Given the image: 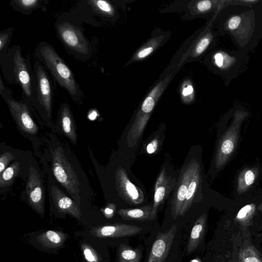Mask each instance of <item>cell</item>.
<instances>
[{
    "label": "cell",
    "instance_id": "1",
    "mask_svg": "<svg viewBox=\"0 0 262 262\" xmlns=\"http://www.w3.org/2000/svg\"><path fill=\"white\" fill-rule=\"evenodd\" d=\"M36 56L55 80L66 90L73 100L78 101L83 94L68 66L51 45L42 42L36 49Z\"/></svg>",
    "mask_w": 262,
    "mask_h": 262
},
{
    "label": "cell",
    "instance_id": "2",
    "mask_svg": "<svg viewBox=\"0 0 262 262\" xmlns=\"http://www.w3.org/2000/svg\"><path fill=\"white\" fill-rule=\"evenodd\" d=\"M52 171L55 178L75 201L80 204V182L72 166L61 148L52 151Z\"/></svg>",
    "mask_w": 262,
    "mask_h": 262
},
{
    "label": "cell",
    "instance_id": "3",
    "mask_svg": "<svg viewBox=\"0 0 262 262\" xmlns=\"http://www.w3.org/2000/svg\"><path fill=\"white\" fill-rule=\"evenodd\" d=\"M13 61L17 82L22 88L25 98L29 102L34 104L37 101L36 82L30 60L28 58L23 57L21 50L18 49L15 51Z\"/></svg>",
    "mask_w": 262,
    "mask_h": 262
},
{
    "label": "cell",
    "instance_id": "4",
    "mask_svg": "<svg viewBox=\"0 0 262 262\" xmlns=\"http://www.w3.org/2000/svg\"><path fill=\"white\" fill-rule=\"evenodd\" d=\"M57 31L62 43L75 53L84 56L91 54L90 43L79 28L69 22H64L57 26Z\"/></svg>",
    "mask_w": 262,
    "mask_h": 262
},
{
    "label": "cell",
    "instance_id": "5",
    "mask_svg": "<svg viewBox=\"0 0 262 262\" xmlns=\"http://www.w3.org/2000/svg\"><path fill=\"white\" fill-rule=\"evenodd\" d=\"M34 73L36 82L37 102L48 117L52 116L54 89L47 69L40 61L34 65Z\"/></svg>",
    "mask_w": 262,
    "mask_h": 262
},
{
    "label": "cell",
    "instance_id": "6",
    "mask_svg": "<svg viewBox=\"0 0 262 262\" xmlns=\"http://www.w3.org/2000/svg\"><path fill=\"white\" fill-rule=\"evenodd\" d=\"M198 162L195 159L183 167L171 200V213L173 219L180 216L186 201L188 189Z\"/></svg>",
    "mask_w": 262,
    "mask_h": 262
},
{
    "label": "cell",
    "instance_id": "7",
    "mask_svg": "<svg viewBox=\"0 0 262 262\" xmlns=\"http://www.w3.org/2000/svg\"><path fill=\"white\" fill-rule=\"evenodd\" d=\"M3 98L7 104L11 115L20 129L25 133L37 134L38 128L33 119L28 104L17 101L10 96Z\"/></svg>",
    "mask_w": 262,
    "mask_h": 262
},
{
    "label": "cell",
    "instance_id": "8",
    "mask_svg": "<svg viewBox=\"0 0 262 262\" xmlns=\"http://www.w3.org/2000/svg\"><path fill=\"white\" fill-rule=\"evenodd\" d=\"M115 182L118 193L127 203L135 205L143 203L145 197L142 191L130 181L124 168L117 169Z\"/></svg>",
    "mask_w": 262,
    "mask_h": 262
},
{
    "label": "cell",
    "instance_id": "9",
    "mask_svg": "<svg viewBox=\"0 0 262 262\" xmlns=\"http://www.w3.org/2000/svg\"><path fill=\"white\" fill-rule=\"evenodd\" d=\"M26 193L32 206L42 213L44 211L45 191L40 176L33 166L30 168Z\"/></svg>",
    "mask_w": 262,
    "mask_h": 262
},
{
    "label": "cell",
    "instance_id": "10",
    "mask_svg": "<svg viewBox=\"0 0 262 262\" xmlns=\"http://www.w3.org/2000/svg\"><path fill=\"white\" fill-rule=\"evenodd\" d=\"M176 229L174 225L168 231L159 233L153 244L147 262H164L172 245Z\"/></svg>",
    "mask_w": 262,
    "mask_h": 262
},
{
    "label": "cell",
    "instance_id": "11",
    "mask_svg": "<svg viewBox=\"0 0 262 262\" xmlns=\"http://www.w3.org/2000/svg\"><path fill=\"white\" fill-rule=\"evenodd\" d=\"M177 185L176 179L168 176L164 168H163L157 178L155 186L153 205V215L156 218L157 210L161 205L163 204L170 193Z\"/></svg>",
    "mask_w": 262,
    "mask_h": 262
},
{
    "label": "cell",
    "instance_id": "12",
    "mask_svg": "<svg viewBox=\"0 0 262 262\" xmlns=\"http://www.w3.org/2000/svg\"><path fill=\"white\" fill-rule=\"evenodd\" d=\"M142 230L137 226L116 224L101 227L97 230V234L100 237L122 238L132 236Z\"/></svg>",
    "mask_w": 262,
    "mask_h": 262
},
{
    "label": "cell",
    "instance_id": "13",
    "mask_svg": "<svg viewBox=\"0 0 262 262\" xmlns=\"http://www.w3.org/2000/svg\"><path fill=\"white\" fill-rule=\"evenodd\" d=\"M51 196L56 206L60 211L68 213L76 217L81 215L80 209L78 204L69 197L57 187L52 186Z\"/></svg>",
    "mask_w": 262,
    "mask_h": 262
},
{
    "label": "cell",
    "instance_id": "14",
    "mask_svg": "<svg viewBox=\"0 0 262 262\" xmlns=\"http://www.w3.org/2000/svg\"><path fill=\"white\" fill-rule=\"evenodd\" d=\"M60 120L64 133L76 144L77 135L73 115L67 103H63L60 110Z\"/></svg>",
    "mask_w": 262,
    "mask_h": 262
},
{
    "label": "cell",
    "instance_id": "15",
    "mask_svg": "<svg viewBox=\"0 0 262 262\" xmlns=\"http://www.w3.org/2000/svg\"><path fill=\"white\" fill-rule=\"evenodd\" d=\"M117 213L125 220L144 221L153 220V206L147 205L136 208L121 209Z\"/></svg>",
    "mask_w": 262,
    "mask_h": 262
},
{
    "label": "cell",
    "instance_id": "16",
    "mask_svg": "<svg viewBox=\"0 0 262 262\" xmlns=\"http://www.w3.org/2000/svg\"><path fill=\"white\" fill-rule=\"evenodd\" d=\"M206 216L202 215L196 221L192 229L188 246V254L193 253L200 245L204 234Z\"/></svg>",
    "mask_w": 262,
    "mask_h": 262
},
{
    "label": "cell",
    "instance_id": "17",
    "mask_svg": "<svg viewBox=\"0 0 262 262\" xmlns=\"http://www.w3.org/2000/svg\"><path fill=\"white\" fill-rule=\"evenodd\" d=\"M200 166L199 163H198L196 167L194 175L190 183L187 193L186 201L184 205L182 207L180 216H184L192 205L196 191H197L200 184Z\"/></svg>",
    "mask_w": 262,
    "mask_h": 262
},
{
    "label": "cell",
    "instance_id": "18",
    "mask_svg": "<svg viewBox=\"0 0 262 262\" xmlns=\"http://www.w3.org/2000/svg\"><path fill=\"white\" fill-rule=\"evenodd\" d=\"M40 0H15L10 3L14 8L24 14H30L34 10L42 6Z\"/></svg>",
    "mask_w": 262,
    "mask_h": 262
},
{
    "label": "cell",
    "instance_id": "19",
    "mask_svg": "<svg viewBox=\"0 0 262 262\" xmlns=\"http://www.w3.org/2000/svg\"><path fill=\"white\" fill-rule=\"evenodd\" d=\"M20 170L19 162L13 163L0 174V187L3 188L10 185L18 175Z\"/></svg>",
    "mask_w": 262,
    "mask_h": 262
},
{
    "label": "cell",
    "instance_id": "20",
    "mask_svg": "<svg viewBox=\"0 0 262 262\" xmlns=\"http://www.w3.org/2000/svg\"><path fill=\"white\" fill-rule=\"evenodd\" d=\"M142 253L138 249H133L125 245L119 249L120 262H140Z\"/></svg>",
    "mask_w": 262,
    "mask_h": 262
},
{
    "label": "cell",
    "instance_id": "21",
    "mask_svg": "<svg viewBox=\"0 0 262 262\" xmlns=\"http://www.w3.org/2000/svg\"><path fill=\"white\" fill-rule=\"evenodd\" d=\"M88 2L92 8L99 14L109 16L113 14V8L107 1H102V0H91Z\"/></svg>",
    "mask_w": 262,
    "mask_h": 262
},
{
    "label": "cell",
    "instance_id": "22",
    "mask_svg": "<svg viewBox=\"0 0 262 262\" xmlns=\"http://www.w3.org/2000/svg\"><path fill=\"white\" fill-rule=\"evenodd\" d=\"M15 159V156L10 152H6L1 154L0 156V174L7 168L9 163Z\"/></svg>",
    "mask_w": 262,
    "mask_h": 262
},
{
    "label": "cell",
    "instance_id": "23",
    "mask_svg": "<svg viewBox=\"0 0 262 262\" xmlns=\"http://www.w3.org/2000/svg\"><path fill=\"white\" fill-rule=\"evenodd\" d=\"M12 36V29L5 31L0 34V51L1 52L5 49L8 44Z\"/></svg>",
    "mask_w": 262,
    "mask_h": 262
},
{
    "label": "cell",
    "instance_id": "24",
    "mask_svg": "<svg viewBox=\"0 0 262 262\" xmlns=\"http://www.w3.org/2000/svg\"><path fill=\"white\" fill-rule=\"evenodd\" d=\"M47 240L52 244H58L61 242V237L58 233L49 230L45 233Z\"/></svg>",
    "mask_w": 262,
    "mask_h": 262
},
{
    "label": "cell",
    "instance_id": "25",
    "mask_svg": "<svg viewBox=\"0 0 262 262\" xmlns=\"http://www.w3.org/2000/svg\"><path fill=\"white\" fill-rule=\"evenodd\" d=\"M209 43V39L207 37H204L196 45V52L197 54H201L205 51L208 46Z\"/></svg>",
    "mask_w": 262,
    "mask_h": 262
},
{
    "label": "cell",
    "instance_id": "26",
    "mask_svg": "<svg viewBox=\"0 0 262 262\" xmlns=\"http://www.w3.org/2000/svg\"><path fill=\"white\" fill-rule=\"evenodd\" d=\"M233 148V142L230 140H226L222 143L221 151L225 154H229L232 152Z\"/></svg>",
    "mask_w": 262,
    "mask_h": 262
},
{
    "label": "cell",
    "instance_id": "27",
    "mask_svg": "<svg viewBox=\"0 0 262 262\" xmlns=\"http://www.w3.org/2000/svg\"><path fill=\"white\" fill-rule=\"evenodd\" d=\"M159 145V141L158 139H155L150 142L147 147V152L149 154L155 153L158 149Z\"/></svg>",
    "mask_w": 262,
    "mask_h": 262
},
{
    "label": "cell",
    "instance_id": "28",
    "mask_svg": "<svg viewBox=\"0 0 262 262\" xmlns=\"http://www.w3.org/2000/svg\"><path fill=\"white\" fill-rule=\"evenodd\" d=\"M116 211V206L114 204H109L104 209V214L105 216L108 218H112Z\"/></svg>",
    "mask_w": 262,
    "mask_h": 262
},
{
    "label": "cell",
    "instance_id": "29",
    "mask_svg": "<svg viewBox=\"0 0 262 262\" xmlns=\"http://www.w3.org/2000/svg\"><path fill=\"white\" fill-rule=\"evenodd\" d=\"M252 206L250 205H247L244 206L241 209V210L238 213L237 215V218L240 220L245 218L248 213L249 212H250Z\"/></svg>",
    "mask_w": 262,
    "mask_h": 262
},
{
    "label": "cell",
    "instance_id": "30",
    "mask_svg": "<svg viewBox=\"0 0 262 262\" xmlns=\"http://www.w3.org/2000/svg\"><path fill=\"white\" fill-rule=\"evenodd\" d=\"M241 22V18L239 17H234L232 18L229 22V28L231 30H234L238 27Z\"/></svg>",
    "mask_w": 262,
    "mask_h": 262
},
{
    "label": "cell",
    "instance_id": "31",
    "mask_svg": "<svg viewBox=\"0 0 262 262\" xmlns=\"http://www.w3.org/2000/svg\"><path fill=\"white\" fill-rule=\"evenodd\" d=\"M212 3L209 1H203L200 2L197 5L198 9L200 11H205L211 8Z\"/></svg>",
    "mask_w": 262,
    "mask_h": 262
},
{
    "label": "cell",
    "instance_id": "32",
    "mask_svg": "<svg viewBox=\"0 0 262 262\" xmlns=\"http://www.w3.org/2000/svg\"><path fill=\"white\" fill-rule=\"evenodd\" d=\"M153 50V48L151 47L143 49L139 52L138 57L139 59L145 58L149 56Z\"/></svg>",
    "mask_w": 262,
    "mask_h": 262
},
{
    "label": "cell",
    "instance_id": "33",
    "mask_svg": "<svg viewBox=\"0 0 262 262\" xmlns=\"http://www.w3.org/2000/svg\"><path fill=\"white\" fill-rule=\"evenodd\" d=\"M255 180L254 173L250 171H248L245 174V182L247 186L253 184Z\"/></svg>",
    "mask_w": 262,
    "mask_h": 262
},
{
    "label": "cell",
    "instance_id": "34",
    "mask_svg": "<svg viewBox=\"0 0 262 262\" xmlns=\"http://www.w3.org/2000/svg\"><path fill=\"white\" fill-rule=\"evenodd\" d=\"M84 255L88 261L90 262H94L96 261L95 257L89 249H86V250H85Z\"/></svg>",
    "mask_w": 262,
    "mask_h": 262
},
{
    "label": "cell",
    "instance_id": "35",
    "mask_svg": "<svg viewBox=\"0 0 262 262\" xmlns=\"http://www.w3.org/2000/svg\"><path fill=\"white\" fill-rule=\"evenodd\" d=\"M215 59L216 64L218 66L221 67L222 66L223 63H224V57H223L222 55L220 53L216 54L215 56Z\"/></svg>",
    "mask_w": 262,
    "mask_h": 262
},
{
    "label": "cell",
    "instance_id": "36",
    "mask_svg": "<svg viewBox=\"0 0 262 262\" xmlns=\"http://www.w3.org/2000/svg\"><path fill=\"white\" fill-rule=\"evenodd\" d=\"M193 91L194 89L193 86L190 85L188 86L187 87L185 88L184 89H183L182 92V95L183 96L187 97L191 95L193 93Z\"/></svg>",
    "mask_w": 262,
    "mask_h": 262
},
{
    "label": "cell",
    "instance_id": "37",
    "mask_svg": "<svg viewBox=\"0 0 262 262\" xmlns=\"http://www.w3.org/2000/svg\"><path fill=\"white\" fill-rule=\"evenodd\" d=\"M243 262H261V261L255 256H248L244 258Z\"/></svg>",
    "mask_w": 262,
    "mask_h": 262
},
{
    "label": "cell",
    "instance_id": "38",
    "mask_svg": "<svg viewBox=\"0 0 262 262\" xmlns=\"http://www.w3.org/2000/svg\"><path fill=\"white\" fill-rule=\"evenodd\" d=\"M97 117V114L95 113H93L92 115H90L89 116L90 119L91 120H94L96 119V117Z\"/></svg>",
    "mask_w": 262,
    "mask_h": 262
}]
</instances>
